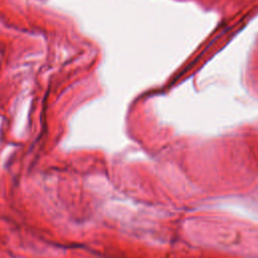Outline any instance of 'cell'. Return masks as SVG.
Returning a JSON list of instances; mask_svg holds the SVG:
<instances>
[{
	"label": "cell",
	"mask_w": 258,
	"mask_h": 258,
	"mask_svg": "<svg viewBox=\"0 0 258 258\" xmlns=\"http://www.w3.org/2000/svg\"><path fill=\"white\" fill-rule=\"evenodd\" d=\"M184 231L188 239L200 245L258 257L257 230L223 221L190 219L185 222Z\"/></svg>",
	"instance_id": "cell-1"
}]
</instances>
